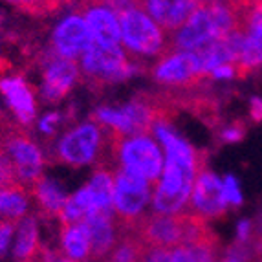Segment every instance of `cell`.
<instances>
[{
    "instance_id": "cell-30",
    "label": "cell",
    "mask_w": 262,
    "mask_h": 262,
    "mask_svg": "<svg viewBox=\"0 0 262 262\" xmlns=\"http://www.w3.org/2000/svg\"><path fill=\"white\" fill-rule=\"evenodd\" d=\"M15 224L8 222V220L0 219V255H4L6 246H8L9 238H11V231H13Z\"/></svg>"
},
{
    "instance_id": "cell-17",
    "label": "cell",
    "mask_w": 262,
    "mask_h": 262,
    "mask_svg": "<svg viewBox=\"0 0 262 262\" xmlns=\"http://www.w3.org/2000/svg\"><path fill=\"white\" fill-rule=\"evenodd\" d=\"M84 227L90 238V260H99L108 251H112L119 236H116L118 226L114 220V214L96 213L84 220Z\"/></svg>"
},
{
    "instance_id": "cell-35",
    "label": "cell",
    "mask_w": 262,
    "mask_h": 262,
    "mask_svg": "<svg viewBox=\"0 0 262 262\" xmlns=\"http://www.w3.org/2000/svg\"><path fill=\"white\" fill-rule=\"evenodd\" d=\"M50 262H77V260H72V258H68L64 253H62V251H52Z\"/></svg>"
},
{
    "instance_id": "cell-16",
    "label": "cell",
    "mask_w": 262,
    "mask_h": 262,
    "mask_svg": "<svg viewBox=\"0 0 262 262\" xmlns=\"http://www.w3.org/2000/svg\"><path fill=\"white\" fill-rule=\"evenodd\" d=\"M0 94L6 97L18 123L30 127L35 119V99L26 81L20 75H4L0 79Z\"/></svg>"
},
{
    "instance_id": "cell-23",
    "label": "cell",
    "mask_w": 262,
    "mask_h": 262,
    "mask_svg": "<svg viewBox=\"0 0 262 262\" xmlns=\"http://www.w3.org/2000/svg\"><path fill=\"white\" fill-rule=\"evenodd\" d=\"M18 235L15 242V257L18 262L26 260L39 249V229L33 216H24L18 222Z\"/></svg>"
},
{
    "instance_id": "cell-25",
    "label": "cell",
    "mask_w": 262,
    "mask_h": 262,
    "mask_svg": "<svg viewBox=\"0 0 262 262\" xmlns=\"http://www.w3.org/2000/svg\"><path fill=\"white\" fill-rule=\"evenodd\" d=\"M9 4H13L17 9L24 11L33 17H40V15H50L55 13L64 6H70L75 0H6Z\"/></svg>"
},
{
    "instance_id": "cell-24",
    "label": "cell",
    "mask_w": 262,
    "mask_h": 262,
    "mask_svg": "<svg viewBox=\"0 0 262 262\" xmlns=\"http://www.w3.org/2000/svg\"><path fill=\"white\" fill-rule=\"evenodd\" d=\"M145 244L132 231L121 233L106 262H141Z\"/></svg>"
},
{
    "instance_id": "cell-36",
    "label": "cell",
    "mask_w": 262,
    "mask_h": 262,
    "mask_svg": "<svg viewBox=\"0 0 262 262\" xmlns=\"http://www.w3.org/2000/svg\"><path fill=\"white\" fill-rule=\"evenodd\" d=\"M198 2H214V0H198Z\"/></svg>"
},
{
    "instance_id": "cell-13",
    "label": "cell",
    "mask_w": 262,
    "mask_h": 262,
    "mask_svg": "<svg viewBox=\"0 0 262 262\" xmlns=\"http://www.w3.org/2000/svg\"><path fill=\"white\" fill-rule=\"evenodd\" d=\"M258 68H262V0H253L244 22V42L235 64L236 77H246Z\"/></svg>"
},
{
    "instance_id": "cell-15",
    "label": "cell",
    "mask_w": 262,
    "mask_h": 262,
    "mask_svg": "<svg viewBox=\"0 0 262 262\" xmlns=\"http://www.w3.org/2000/svg\"><path fill=\"white\" fill-rule=\"evenodd\" d=\"M198 6V0H141V9L169 33L184 26Z\"/></svg>"
},
{
    "instance_id": "cell-18",
    "label": "cell",
    "mask_w": 262,
    "mask_h": 262,
    "mask_svg": "<svg viewBox=\"0 0 262 262\" xmlns=\"http://www.w3.org/2000/svg\"><path fill=\"white\" fill-rule=\"evenodd\" d=\"M30 192L35 196L37 204L40 207V213L46 219H61L68 196H66L62 187L57 182L40 176L35 184L31 185Z\"/></svg>"
},
{
    "instance_id": "cell-26",
    "label": "cell",
    "mask_w": 262,
    "mask_h": 262,
    "mask_svg": "<svg viewBox=\"0 0 262 262\" xmlns=\"http://www.w3.org/2000/svg\"><path fill=\"white\" fill-rule=\"evenodd\" d=\"M172 248H154V246L145 244L141 262H170Z\"/></svg>"
},
{
    "instance_id": "cell-8",
    "label": "cell",
    "mask_w": 262,
    "mask_h": 262,
    "mask_svg": "<svg viewBox=\"0 0 262 262\" xmlns=\"http://www.w3.org/2000/svg\"><path fill=\"white\" fill-rule=\"evenodd\" d=\"M0 156L8 158L9 162H11L17 180L28 191L42 176L40 174L44 165L42 152L31 141L28 132L22 127H17L15 130H11V134L6 138L2 150H0Z\"/></svg>"
},
{
    "instance_id": "cell-2",
    "label": "cell",
    "mask_w": 262,
    "mask_h": 262,
    "mask_svg": "<svg viewBox=\"0 0 262 262\" xmlns=\"http://www.w3.org/2000/svg\"><path fill=\"white\" fill-rule=\"evenodd\" d=\"M236 26V18L227 0L200 2L184 26L167 35V52H196L213 40L222 39Z\"/></svg>"
},
{
    "instance_id": "cell-34",
    "label": "cell",
    "mask_w": 262,
    "mask_h": 262,
    "mask_svg": "<svg viewBox=\"0 0 262 262\" xmlns=\"http://www.w3.org/2000/svg\"><path fill=\"white\" fill-rule=\"evenodd\" d=\"M251 236V222L249 220H242L238 224V241H248Z\"/></svg>"
},
{
    "instance_id": "cell-11",
    "label": "cell",
    "mask_w": 262,
    "mask_h": 262,
    "mask_svg": "<svg viewBox=\"0 0 262 262\" xmlns=\"http://www.w3.org/2000/svg\"><path fill=\"white\" fill-rule=\"evenodd\" d=\"M191 204L185 209L200 214L202 219H220L227 211V200L224 194V182L216 178L209 169H202L198 172L191 192Z\"/></svg>"
},
{
    "instance_id": "cell-33",
    "label": "cell",
    "mask_w": 262,
    "mask_h": 262,
    "mask_svg": "<svg viewBox=\"0 0 262 262\" xmlns=\"http://www.w3.org/2000/svg\"><path fill=\"white\" fill-rule=\"evenodd\" d=\"M59 114H48V116H44V119L40 121V128L44 132H52L53 127H55V123H59Z\"/></svg>"
},
{
    "instance_id": "cell-4",
    "label": "cell",
    "mask_w": 262,
    "mask_h": 262,
    "mask_svg": "<svg viewBox=\"0 0 262 262\" xmlns=\"http://www.w3.org/2000/svg\"><path fill=\"white\" fill-rule=\"evenodd\" d=\"M121 40L134 55H160L167 53L169 42L156 22L141 8H128L118 15Z\"/></svg>"
},
{
    "instance_id": "cell-32",
    "label": "cell",
    "mask_w": 262,
    "mask_h": 262,
    "mask_svg": "<svg viewBox=\"0 0 262 262\" xmlns=\"http://www.w3.org/2000/svg\"><path fill=\"white\" fill-rule=\"evenodd\" d=\"M249 114L253 121H262V99L260 97H253L251 105H249Z\"/></svg>"
},
{
    "instance_id": "cell-37",
    "label": "cell",
    "mask_w": 262,
    "mask_h": 262,
    "mask_svg": "<svg viewBox=\"0 0 262 262\" xmlns=\"http://www.w3.org/2000/svg\"><path fill=\"white\" fill-rule=\"evenodd\" d=\"M0 22H2V17H0Z\"/></svg>"
},
{
    "instance_id": "cell-12",
    "label": "cell",
    "mask_w": 262,
    "mask_h": 262,
    "mask_svg": "<svg viewBox=\"0 0 262 262\" xmlns=\"http://www.w3.org/2000/svg\"><path fill=\"white\" fill-rule=\"evenodd\" d=\"M92 42V35L84 18L79 13H74L64 17L57 24L52 37V50L62 59L75 61L84 55Z\"/></svg>"
},
{
    "instance_id": "cell-5",
    "label": "cell",
    "mask_w": 262,
    "mask_h": 262,
    "mask_svg": "<svg viewBox=\"0 0 262 262\" xmlns=\"http://www.w3.org/2000/svg\"><path fill=\"white\" fill-rule=\"evenodd\" d=\"M81 70L83 81L88 83V86L101 88L130 77L136 68L128 62L121 46L105 48L92 42V46L81 57Z\"/></svg>"
},
{
    "instance_id": "cell-19",
    "label": "cell",
    "mask_w": 262,
    "mask_h": 262,
    "mask_svg": "<svg viewBox=\"0 0 262 262\" xmlns=\"http://www.w3.org/2000/svg\"><path fill=\"white\" fill-rule=\"evenodd\" d=\"M61 248L72 260H90V238L83 222L61 224Z\"/></svg>"
},
{
    "instance_id": "cell-9",
    "label": "cell",
    "mask_w": 262,
    "mask_h": 262,
    "mask_svg": "<svg viewBox=\"0 0 262 262\" xmlns=\"http://www.w3.org/2000/svg\"><path fill=\"white\" fill-rule=\"evenodd\" d=\"M103 127L96 121H86L75 127L57 143V160L68 165H86L103 156Z\"/></svg>"
},
{
    "instance_id": "cell-31",
    "label": "cell",
    "mask_w": 262,
    "mask_h": 262,
    "mask_svg": "<svg viewBox=\"0 0 262 262\" xmlns=\"http://www.w3.org/2000/svg\"><path fill=\"white\" fill-rule=\"evenodd\" d=\"M170 262H194V257L187 246H178V248H172Z\"/></svg>"
},
{
    "instance_id": "cell-3",
    "label": "cell",
    "mask_w": 262,
    "mask_h": 262,
    "mask_svg": "<svg viewBox=\"0 0 262 262\" xmlns=\"http://www.w3.org/2000/svg\"><path fill=\"white\" fill-rule=\"evenodd\" d=\"M108 134V147L118 170L143 178L149 184H156L165 160L162 150L150 134H121L103 127Z\"/></svg>"
},
{
    "instance_id": "cell-22",
    "label": "cell",
    "mask_w": 262,
    "mask_h": 262,
    "mask_svg": "<svg viewBox=\"0 0 262 262\" xmlns=\"http://www.w3.org/2000/svg\"><path fill=\"white\" fill-rule=\"evenodd\" d=\"M97 204V213L114 214V178L108 169H97L88 184Z\"/></svg>"
},
{
    "instance_id": "cell-21",
    "label": "cell",
    "mask_w": 262,
    "mask_h": 262,
    "mask_svg": "<svg viewBox=\"0 0 262 262\" xmlns=\"http://www.w3.org/2000/svg\"><path fill=\"white\" fill-rule=\"evenodd\" d=\"M96 213H97L96 198H94L90 187L84 185V187L79 189L75 194L68 196L59 222L61 224H79V222H84L88 216H92V214H96Z\"/></svg>"
},
{
    "instance_id": "cell-27",
    "label": "cell",
    "mask_w": 262,
    "mask_h": 262,
    "mask_svg": "<svg viewBox=\"0 0 262 262\" xmlns=\"http://www.w3.org/2000/svg\"><path fill=\"white\" fill-rule=\"evenodd\" d=\"M13 184H20L17 180V174H15L13 165H11V162H9L8 158L0 156V189Z\"/></svg>"
},
{
    "instance_id": "cell-14",
    "label": "cell",
    "mask_w": 262,
    "mask_h": 262,
    "mask_svg": "<svg viewBox=\"0 0 262 262\" xmlns=\"http://www.w3.org/2000/svg\"><path fill=\"white\" fill-rule=\"evenodd\" d=\"M42 97L50 103L61 101L79 77L75 61L62 59L53 50L42 59Z\"/></svg>"
},
{
    "instance_id": "cell-28",
    "label": "cell",
    "mask_w": 262,
    "mask_h": 262,
    "mask_svg": "<svg viewBox=\"0 0 262 262\" xmlns=\"http://www.w3.org/2000/svg\"><path fill=\"white\" fill-rule=\"evenodd\" d=\"M224 194H226V200L229 206H241L242 204V194L241 189H238V184L233 176H227L224 180Z\"/></svg>"
},
{
    "instance_id": "cell-1",
    "label": "cell",
    "mask_w": 262,
    "mask_h": 262,
    "mask_svg": "<svg viewBox=\"0 0 262 262\" xmlns=\"http://www.w3.org/2000/svg\"><path fill=\"white\" fill-rule=\"evenodd\" d=\"M152 132L160 138L167 154L163 163V178L162 182H158L152 198L154 213H180L185 209L191 198L198 172L207 167V152L196 150L165 121L154 123Z\"/></svg>"
},
{
    "instance_id": "cell-20",
    "label": "cell",
    "mask_w": 262,
    "mask_h": 262,
    "mask_svg": "<svg viewBox=\"0 0 262 262\" xmlns=\"http://www.w3.org/2000/svg\"><path fill=\"white\" fill-rule=\"evenodd\" d=\"M28 189L22 184H13L0 189V219L11 224H18L26 216Z\"/></svg>"
},
{
    "instance_id": "cell-29",
    "label": "cell",
    "mask_w": 262,
    "mask_h": 262,
    "mask_svg": "<svg viewBox=\"0 0 262 262\" xmlns=\"http://www.w3.org/2000/svg\"><path fill=\"white\" fill-rule=\"evenodd\" d=\"M246 134V125L241 121L233 123L231 127H227L222 130V134H220V140L226 141V143H233V141H238L242 140Z\"/></svg>"
},
{
    "instance_id": "cell-6",
    "label": "cell",
    "mask_w": 262,
    "mask_h": 262,
    "mask_svg": "<svg viewBox=\"0 0 262 262\" xmlns=\"http://www.w3.org/2000/svg\"><path fill=\"white\" fill-rule=\"evenodd\" d=\"M150 75L156 83L174 90H194L204 88L209 83L211 75L202 68L196 52H167L160 57Z\"/></svg>"
},
{
    "instance_id": "cell-7",
    "label": "cell",
    "mask_w": 262,
    "mask_h": 262,
    "mask_svg": "<svg viewBox=\"0 0 262 262\" xmlns=\"http://www.w3.org/2000/svg\"><path fill=\"white\" fill-rule=\"evenodd\" d=\"M150 198V184L143 178L118 170L114 178V220L119 235L132 231L143 216V207Z\"/></svg>"
},
{
    "instance_id": "cell-10",
    "label": "cell",
    "mask_w": 262,
    "mask_h": 262,
    "mask_svg": "<svg viewBox=\"0 0 262 262\" xmlns=\"http://www.w3.org/2000/svg\"><path fill=\"white\" fill-rule=\"evenodd\" d=\"M75 13L84 18L96 44L105 48L119 46V40H121L119 17L106 4H103L101 0H77Z\"/></svg>"
}]
</instances>
